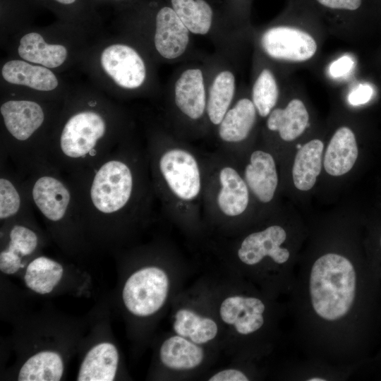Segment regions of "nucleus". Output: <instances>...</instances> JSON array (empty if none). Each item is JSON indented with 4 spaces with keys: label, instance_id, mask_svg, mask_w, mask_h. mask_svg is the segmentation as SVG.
Wrapping results in <instances>:
<instances>
[{
    "label": "nucleus",
    "instance_id": "f257e3e1",
    "mask_svg": "<svg viewBox=\"0 0 381 381\" xmlns=\"http://www.w3.org/2000/svg\"><path fill=\"white\" fill-rule=\"evenodd\" d=\"M1 317L12 326L9 344L14 363L1 380L61 381L90 324L89 313L73 316L43 303L29 305L31 294L8 278L1 280Z\"/></svg>",
    "mask_w": 381,
    "mask_h": 381
},
{
    "label": "nucleus",
    "instance_id": "f03ea898",
    "mask_svg": "<svg viewBox=\"0 0 381 381\" xmlns=\"http://www.w3.org/2000/svg\"><path fill=\"white\" fill-rule=\"evenodd\" d=\"M133 174L124 162L109 159L95 170L88 190L91 212L83 221L87 241L92 248H111L113 218L131 199Z\"/></svg>",
    "mask_w": 381,
    "mask_h": 381
},
{
    "label": "nucleus",
    "instance_id": "7ed1b4c3",
    "mask_svg": "<svg viewBox=\"0 0 381 381\" xmlns=\"http://www.w3.org/2000/svg\"><path fill=\"white\" fill-rule=\"evenodd\" d=\"M31 197L59 248L76 259L86 254L90 247L81 220L71 209L72 195L68 186L54 175L42 174L34 181Z\"/></svg>",
    "mask_w": 381,
    "mask_h": 381
},
{
    "label": "nucleus",
    "instance_id": "20e7f679",
    "mask_svg": "<svg viewBox=\"0 0 381 381\" xmlns=\"http://www.w3.org/2000/svg\"><path fill=\"white\" fill-rule=\"evenodd\" d=\"M356 275L351 262L333 253H326L313 263L309 290L313 308L327 321H336L350 310L355 298Z\"/></svg>",
    "mask_w": 381,
    "mask_h": 381
},
{
    "label": "nucleus",
    "instance_id": "39448f33",
    "mask_svg": "<svg viewBox=\"0 0 381 381\" xmlns=\"http://www.w3.org/2000/svg\"><path fill=\"white\" fill-rule=\"evenodd\" d=\"M110 303L105 296L88 313L89 327L78 349L77 381H114L121 372V355L114 338Z\"/></svg>",
    "mask_w": 381,
    "mask_h": 381
},
{
    "label": "nucleus",
    "instance_id": "423d86ee",
    "mask_svg": "<svg viewBox=\"0 0 381 381\" xmlns=\"http://www.w3.org/2000/svg\"><path fill=\"white\" fill-rule=\"evenodd\" d=\"M118 285L110 301L127 316L145 320L154 316L164 305L169 279L166 272L155 265H145L131 272L119 271Z\"/></svg>",
    "mask_w": 381,
    "mask_h": 381
},
{
    "label": "nucleus",
    "instance_id": "0eeeda50",
    "mask_svg": "<svg viewBox=\"0 0 381 381\" xmlns=\"http://www.w3.org/2000/svg\"><path fill=\"white\" fill-rule=\"evenodd\" d=\"M20 279L27 291L43 298L61 295L89 297L92 287L87 271L41 253L30 260Z\"/></svg>",
    "mask_w": 381,
    "mask_h": 381
},
{
    "label": "nucleus",
    "instance_id": "6e6552de",
    "mask_svg": "<svg viewBox=\"0 0 381 381\" xmlns=\"http://www.w3.org/2000/svg\"><path fill=\"white\" fill-rule=\"evenodd\" d=\"M46 243L42 232L25 219H15L1 229L0 272L20 278L28 264Z\"/></svg>",
    "mask_w": 381,
    "mask_h": 381
},
{
    "label": "nucleus",
    "instance_id": "1a4fd4ad",
    "mask_svg": "<svg viewBox=\"0 0 381 381\" xmlns=\"http://www.w3.org/2000/svg\"><path fill=\"white\" fill-rule=\"evenodd\" d=\"M107 133V123L98 112L85 110L73 114L64 124L59 139L60 155L71 162L95 157Z\"/></svg>",
    "mask_w": 381,
    "mask_h": 381
},
{
    "label": "nucleus",
    "instance_id": "9d476101",
    "mask_svg": "<svg viewBox=\"0 0 381 381\" xmlns=\"http://www.w3.org/2000/svg\"><path fill=\"white\" fill-rule=\"evenodd\" d=\"M262 49L270 57L301 62L317 51V43L308 32L291 27L277 26L267 30L260 39Z\"/></svg>",
    "mask_w": 381,
    "mask_h": 381
},
{
    "label": "nucleus",
    "instance_id": "9b49d317",
    "mask_svg": "<svg viewBox=\"0 0 381 381\" xmlns=\"http://www.w3.org/2000/svg\"><path fill=\"white\" fill-rule=\"evenodd\" d=\"M100 64L104 72L122 88L137 89L145 81V64L129 45L114 44L106 47L101 54Z\"/></svg>",
    "mask_w": 381,
    "mask_h": 381
},
{
    "label": "nucleus",
    "instance_id": "f8f14e48",
    "mask_svg": "<svg viewBox=\"0 0 381 381\" xmlns=\"http://www.w3.org/2000/svg\"><path fill=\"white\" fill-rule=\"evenodd\" d=\"M159 169L173 193L183 200L195 198L200 190V176L194 157L188 152L174 149L163 154Z\"/></svg>",
    "mask_w": 381,
    "mask_h": 381
},
{
    "label": "nucleus",
    "instance_id": "ddd939ff",
    "mask_svg": "<svg viewBox=\"0 0 381 381\" xmlns=\"http://www.w3.org/2000/svg\"><path fill=\"white\" fill-rule=\"evenodd\" d=\"M286 238L285 230L278 225L253 233L243 241L238 250V258L248 265L259 263L266 256L277 264H284L290 256L289 250L281 246Z\"/></svg>",
    "mask_w": 381,
    "mask_h": 381
},
{
    "label": "nucleus",
    "instance_id": "4468645a",
    "mask_svg": "<svg viewBox=\"0 0 381 381\" xmlns=\"http://www.w3.org/2000/svg\"><path fill=\"white\" fill-rule=\"evenodd\" d=\"M190 33L172 8L164 6L157 11L154 44L162 57L173 60L182 56L189 44Z\"/></svg>",
    "mask_w": 381,
    "mask_h": 381
},
{
    "label": "nucleus",
    "instance_id": "2eb2a0df",
    "mask_svg": "<svg viewBox=\"0 0 381 381\" xmlns=\"http://www.w3.org/2000/svg\"><path fill=\"white\" fill-rule=\"evenodd\" d=\"M4 126L16 140L24 142L41 127L44 121L42 107L30 100H8L0 107Z\"/></svg>",
    "mask_w": 381,
    "mask_h": 381
},
{
    "label": "nucleus",
    "instance_id": "dca6fc26",
    "mask_svg": "<svg viewBox=\"0 0 381 381\" xmlns=\"http://www.w3.org/2000/svg\"><path fill=\"white\" fill-rule=\"evenodd\" d=\"M265 305L259 298L242 296L224 299L219 308L222 321L234 325L241 334L258 331L264 324Z\"/></svg>",
    "mask_w": 381,
    "mask_h": 381
},
{
    "label": "nucleus",
    "instance_id": "f3484780",
    "mask_svg": "<svg viewBox=\"0 0 381 381\" xmlns=\"http://www.w3.org/2000/svg\"><path fill=\"white\" fill-rule=\"evenodd\" d=\"M174 100L177 107L191 119H200L207 107L204 75L201 69L183 71L174 84Z\"/></svg>",
    "mask_w": 381,
    "mask_h": 381
},
{
    "label": "nucleus",
    "instance_id": "a211bd4d",
    "mask_svg": "<svg viewBox=\"0 0 381 381\" xmlns=\"http://www.w3.org/2000/svg\"><path fill=\"white\" fill-rule=\"evenodd\" d=\"M245 179L252 192L261 202L271 201L278 183L273 157L262 150L253 152L250 164L245 169Z\"/></svg>",
    "mask_w": 381,
    "mask_h": 381
},
{
    "label": "nucleus",
    "instance_id": "6ab92c4d",
    "mask_svg": "<svg viewBox=\"0 0 381 381\" xmlns=\"http://www.w3.org/2000/svg\"><path fill=\"white\" fill-rule=\"evenodd\" d=\"M358 155L354 133L348 127H341L336 131L327 145L324 168L331 176H342L352 169Z\"/></svg>",
    "mask_w": 381,
    "mask_h": 381
},
{
    "label": "nucleus",
    "instance_id": "aec40b11",
    "mask_svg": "<svg viewBox=\"0 0 381 381\" xmlns=\"http://www.w3.org/2000/svg\"><path fill=\"white\" fill-rule=\"evenodd\" d=\"M1 75L11 84L24 85L39 91H52L59 85L57 78L48 68L23 60L7 61L2 67Z\"/></svg>",
    "mask_w": 381,
    "mask_h": 381
},
{
    "label": "nucleus",
    "instance_id": "412c9836",
    "mask_svg": "<svg viewBox=\"0 0 381 381\" xmlns=\"http://www.w3.org/2000/svg\"><path fill=\"white\" fill-rule=\"evenodd\" d=\"M159 358L162 364L174 370H190L200 365L204 351L198 344L179 335L164 340L160 346Z\"/></svg>",
    "mask_w": 381,
    "mask_h": 381
},
{
    "label": "nucleus",
    "instance_id": "4be33fe9",
    "mask_svg": "<svg viewBox=\"0 0 381 381\" xmlns=\"http://www.w3.org/2000/svg\"><path fill=\"white\" fill-rule=\"evenodd\" d=\"M309 115L298 99L291 100L284 108H277L269 114L267 126L272 131H278L285 141H292L300 136L308 123Z\"/></svg>",
    "mask_w": 381,
    "mask_h": 381
},
{
    "label": "nucleus",
    "instance_id": "5701e85b",
    "mask_svg": "<svg viewBox=\"0 0 381 381\" xmlns=\"http://www.w3.org/2000/svg\"><path fill=\"white\" fill-rule=\"evenodd\" d=\"M323 143L313 139L297 152L292 169L293 181L300 190H309L315 185L322 169Z\"/></svg>",
    "mask_w": 381,
    "mask_h": 381
},
{
    "label": "nucleus",
    "instance_id": "b1692460",
    "mask_svg": "<svg viewBox=\"0 0 381 381\" xmlns=\"http://www.w3.org/2000/svg\"><path fill=\"white\" fill-rule=\"evenodd\" d=\"M19 56L26 61L48 68L62 65L68 55L66 48L58 44H48L42 36L35 32L25 34L20 40Z\"/></svg>",
    "mask_w": 381,
    "mask_h": 381
},
{
    "label": "nucleus",
    "instance_id": "393cba45",
    "mask_svg": "<svg viewBox=\"0 0 381 381\" xmlns=\"http://www.w3.org/2000/svg\"><path fill=\"white\" fill-rule=\"evenodd\" d=\"M256 111L251 100L247 98L239 99L227 111L219 124V137L229 143L245 140L255 123Z\"/></svg>",
    "mask_w": 381,
    "mask_h": 381
},
{
    "label": "nucleus",
    "instance_id": "a878e982",
    "mask_svg": "<svg viewBox=\"0 0 381 381\" xmlns=\"http://www.w3.org/2000/svg\"><path fill=\"white\" fill-rule=\"evenodd\" d=\"M222 188L218 195L220 210L228 216L243 213L248 204V190L245 181L231 167L223 168L219 174Z\"/></svg>",
    "mask_w": 381,
    "mask_h": 381
},
{
    "label": "nucleus",
    "instance_id": "bb28decb",
    "mask_svg": "<svg viewBox=\"0 0 381 381\" xmlns=\"http://www.w3.org/2000/svg\"><path fill=\"white\" fill-rule=\"evenodd\" d=\"M236 90V80L229 70H222L214 78L207 98L208 117L214 125H219L229 109Z\"/></svg>",
    "mask_w": 381,
    "mask_h": 381
},
{
    "label": "nucleus",
    "instance_id": "cd10ccee",
    "mask_svg": "<svg viewBox=\"0 0 381 381\" xmlns=\"http://www.w3.org/2000/svg\"><path fill=\"white\" fill-rule=\"evenodd\" d=\"M173 328L178 335L188 338L197 344L209 342L218 332L217 325L213 320L187 309L176 312Z\"/></svg>",
    "mask_w": 381,
    "mask_h": 381
},
{
    "label": "nucleus",
    "instance_id": "c85d7f7f",
    "mask_svg": "<svg viewBox=\"0 0 381 381\" xmlns=\"http://www.w3.org/2000/svg\"><path fill=\"white\" fill-rule=\"evenodd\" d=\"M172 8L190 33L205 35L212 25L213 12L205 0H171Z\"/></svg>",
    "mask_w": 381,
    "mask_h": 381
},
{
    "label": "nucleus",
    "instance_id": "c756f323",
    "mask_svg": "<svg viewBox=\"0 0 381 381\" xmlns=\"http://www.w3.org/2000/svg\"><path fill=\"white\" fill-rule=\"evenodd\" d=\"M278 96L279 89L274 75L269 69H263L252 89V102L260 116L265 117L270 114Z\"/></svg>",
    "mask_w": 381,
    "mask_h": 381
},
{
    "label": "nucleus",
    "instance_id": "7c9ffc66",
    "mask_svg": "<svg viewBox=\"0 0 381 381\" xmlns=\"http://www.w3.org/2000/svg\"><path fill=\"white\" fill-rule=\"evenodd\" d=\"M21 207V197L8 178L0 179V220L3 224L16 219Z\"/></svg>",
    "mask_w": 381,
    "mask_h": 381
},
{
    "label": "nucleus",
    "instance_id": "2f4dec72",
    "mask_svg": "<svg viewBox=\"0 0 381 381\" xmlns=\"http://www.w3.org/2000/svg\"><path fill=\"white\" fill-rule=\"evenodd\" d=\"M373 94V87L368 84H359L349 93V102L353 106L363 104L370 101Z\"/></svg>",
    "mask_w": 381,
    "mask_h": 381
},
{
    "label": "nucleus",
    "instance_id": "473e14b6",
    "mask_svg": "<svg viewBox=\"0 0 381 381\" xmlns=\"http://www.w3.org/2000/svg\"><path fill=\"white\" fill-rule=\"evenodd\" d=\"M354 61L348 55H344L333 61L329 67V73L334 78H340L349 73Z\"/></svg>",
    "mask_w": 381,
    "mask_h": 381
},
{
    "label": "nucleus",
    "instance_id": "72a5a7b5",
    "mask_svg": "<svg viewBox=\"0 0 381 381\" xmlns=\"http://www.w3.org/2000/svg\"><path fill=\"white\" fill-rule=\"evenodd\" d=\"M322 6L340 10L354 11L358 9L361 4V0H317Z\"/></svg>",
    "mask_w": 381,
    "mask_h": 381
},
{
    "label": "nucleus",
    "instance_id": "f704fd0d",
    "mask_svg": "<svg viewBox=\"0 0 381 381\" xmlns=\"http://www.w3.org/2000/svg\"><path fill=\"white\" fill-rule=\"evenodd\" d=\"M210 381H248L247 376L240 370L227 369L222 370L209 379Z\"/></svg>",
    "mask_w": 381,
    "mask_h": 381
},
{
    "label": "nucleus",
    "instance_id": "c9c22d12",
    "mask_svg": "<svg viewBox=\"0 0 381 381\" xmlns=\"http://www.w3.org/2000/svg\"><path fill=\"white\" fill-rule=\"evenodd\" d=\"M52 6L61 11H78L83 6V0H44Z\"/></svg>",
    "mask_w": 381,
    "mask_h": 381
},
{
    "label": "nucleus",
    "instance_id": "e433bc0d",
    "mask_svg": "<svg viewBox=\"0 0 381 381\" xmlns=\"http://www.w3.org/2000/svg\"><path fill=\"white\" fill-rule=\"evenodd\" d=\"M309 381H324L325 379H322V377H312L310 379H308Z\"/></svg>",
    "mask_w": 381,
    "mask_h": 381
},
{
    "label": "nucleus",
    "instance_id": "4c0bfd02",
    "mask_svg": "<svg viewBox=\"0 0 381 381\" xmlns=\"http://www.w3.org/2000/svg\"><path fill=\"white\" fill-rule=\"evenodd\" d=\"M96 1H113V2H123L127 0H96Z\"/></svg>",
    "mask_w": 381,
    "mask_h": 381
},
{
    "label": "nucleus",
    "instance_id": "58836bf2",
    "mask_svg": "<svg viewBox=\"0 0 381 381\" xmlns=\"http://www.w3.org/2000/svg\"><path fill=\"white\" fill-rule=\"evenodd\" d=\"M380 243H381V241H380Z\"/></svg>",
    "mask_w": 381,
    "mask_h": 381
}]
</instances>
